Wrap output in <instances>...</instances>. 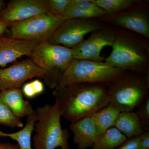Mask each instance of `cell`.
<instances>
[{"mask_svg":"<svg viewBox=\"0 0 149 149\" xmlns=\"http://www.w3.org/2000/svg\"><path fill=\"white\" fill-rule=\"evenodd\" d=\"M53 95L61 116L73 123L89 116L110 103L107 85L77 83L57 87Z\"/></svg>","mask_w":149,"mask_h":149,"instance_id":"1","label":"cell"},{"mask_svg":"<svg viewBox=\"0 0 149 149\" xmlns=\"http://www.w3.org/2000/svg\"><path fill=\"white\" fill-rule=\"evenodd\" d=\"M112 51L105 58L107 64L125 72L146 75L149 73L148 39L126 29L116 28Z\"/></svg>","mask_w":149,"mask_h":149,"instance_id":"2","label":"cell"},{"mask_svg":"<svg viewBox=\"0 0 149 149\" xmlns=\"http://www.w3.org/2000/svg\"><path fill=\"white\" fill-rule=\"evenodd\" d=\"M35 112L37 120L32 139L34 149H70L69 132L62 127L61 115L56 102L53 105L46 104L38 107Z\"/></svg>","mask_w":149,"mask_h":149,"instance_id":"3","label":"cell"},{"mask_svg":"<svg viewBox=\"0 0 149 149\" xmlns=\"http://www.w3.org/2000/svg\"><path fill=\"white\" fill-rule=\"evenodd\" d=\"M110 103L120 112L133 111L149 96V73L124 72L107 85Z\"/></svg>","mask_w":149,"mask_h":149,"instance_id":"4","label":"cell"},{"mask_svg":"<svg viewBox=\"0 0 149 149\" xmlns=\"http://www.w3.org/2000/svg\"><path fill=\"white\" fill-rule=\"evenodd\" d=\"M29 57L37 66L45 70V74L42 78L44 83L54 89L74 59L71 49L48 42L39 43Z\"/></svg>","mask_w":149,"mask_h":149,"instance_id":"5","label":"cell"},{"mask_svg":"<svg viewBox=\"0 0 149 149\" xmlns=\"http://www.w3.org/2000/svg\"><path fill=\"white\" fill-rule=\"evenodd\" d=\"M124 72L110 66L104 61L74 58L63 73L57 87L77 83L107 85L116 80Z\"/></svg>","mask_w":149,"mask_h":149,"instance_id":"6","label":"cell"},{"mask_svg":"<svg viewBox=\"0 0 149 149\" xmlns=\"http://www.w3.org/2000/svg\"><path fill=\"white\" fill-rule=\"evenodd\" d=\"M64 20L62 16L48 12L13 22L10 24L9 37L39 43L48 42Z\"/></svg>","mask_w":149,"mask_h":149,"instance_id":"7","label":"cell"},{"mask_svg":"<svg viewBox=\"0 0 149 149\" xmlns=\"http://www.w3.org/2000/svg\"><path fill=\"white\" fill-rule=\"evenodd\" d=\"M98 19L72 18L65 19L51 36L48 42L72 49L85 40L86 35L104 26Z\"/></svg>","mask_w":149,"mask_h":149,"instance_id":"8","label":"cell"},{"mask_svg":"<svg viewBox=\"0 0 149 149\" xmlns=\"http://www.w3.org/2000/svg\"><path fill=\"white\" fill-rule=\"evenodd\" d=\"M148 4L141 3L125 10L112 15H106L100 20L103 23L136 32L142 37L149 39Z\"/></svg>","mask_w":149,"mask_h":149,"instance_id":"9","label":"cell"},{"mask_svg":"<svg viewBox=\"0 0 149 149\" xmlns=\"http://www.w3.org/2000/svg\"><path fill=\"white\" fill-rule=\"evenodd\" d=\"M116 37L114 27L104 26L94 31L88 39L71 49L74 59L103 62L102 50L107 46L111 47Z\"/></svg>","mask_w":149,"mask_h":149,"instance_id":"10","label":"cell"},{"mask_svg":"<svg viewBox=\"0 0 149 149\" xmlns=\"http://www.w3.org/2000/svg\"><path fill=\"white\" fill-rule=\"evenodd\" d=\"M45 74L30 58L17 62L0 69V91L20 88L27 80L35 77L42 79Z\"/></svg>","mask_w":149,"mask_h":149,"instance_id":"11","label":"cell"},{"mask_svg":"<svg viewBox=\"0 0 149 149\" xmlns=\"http://www.w3.org/2000/svg\"><path fill=\"white\" fill-rule=\"evenodd\" d=\"M48 12L47 0H12L0 14V19L10 24Z\"/></svg>","mask_w":149,"mask_h":149,"instance_id":"12","label":"cell"},{"mask_svg":"<svg viewBox=\"0 0 149 149\" xmlns=\"http://www.w3.org/2000/svg\"><path fill=\"white\" fill-rule=\"evenodd\" d=\"M39 43L36 41L0 37V67H4L23 56L30 57Z\"/></svg>","mask_w":149,"mask_h":149,"instance_id":"13","label":"cell"},{"mask_svg":"<svg viewBox=\"0 0 149 149\" xmlns=\"http://www.w3.org/2000/svg\"><path fill=\"white\" fill-rule=\"evenodd\" d=\"M69 128L73 134V142L78 149L92 148L100 136L91 115L71 123Z\"/></svg>","mask_w":149,"mask_h":149,"instance_id":"14","label":"cell"},{"mask_svg":"<svg viewBox=\"0 0 149 149\" xmlns=\"http://www.w3.org/2000/svg\"><path fill=\"white\" fill-rule=\"evenodd\" d=\"M106 15L104 11L96 5L95 0H70L62 16L65 20L72 18L100 19Z\"/></svg>","mask_w":149,"mask_h":149,"instance_id":"15","label":"cell"},{"mask_svg":"<svg viewBox=\"0 0 149 149\" xmlns=\"http://www.w3.org/2000/svg\"><path fill=\"white\" fill-rule=\"evenodd\" d=\"M20 88L1 91L0 97L17 117L21 119L35 112L32 105L23 98Z\"/></svg>","mask_w":149,"mask_h":149,"instance_id":"16","label":"cell"},{"mask_svg":"<svg viewBox=\"0 0 149 149\" xmlns=\"http://www.w3.org/2000/svg\"><path fill=\"white\" fill-rule=\"evenodd\" d=\"M113 127L127 139L139 137L144 131L137 113L133 111L120 112Z\"/></svg>","mask_w":149,"mask_h":149,"instance_id":"17","label":"cell"},{"mask_svg":"<svg viewBox=\"0 0 149 149\" xmlns=\"http://www.w3.org/2000/svg\"><path fill=\"white\" fill-rule=\"evenodd\" d=\"M37 120L35 112L27 118L25 125L17 132L6 133L0 130V137H8L17 142L20 149H32V135L35 123Z\"/></svg>","mask_w":149,"mask_h":149,"instance_id":"18","label":"cell"},{"mask_svg":"<svg viewBox=\"0 0 149 149\" xmlns=\"http://www.w3.org/2000/svg\"><path fill=\"white\" fill-rule=\"evenodd\" d=\"M120 112L109 103L98 111L91 115L99 135L113 127L116 118Z\"/></svg>","mask_w":149,"mask_h":149,"instance_id":"19","label":"cell"},{"mask_svg":"<svg viewBox=\"0 0 149 149\" xmlns=\"http://www.w3.org/2000/svg\"><path fill=\"white\" fill-rule=\"evenodd\" d=\"M127 139L117 128L112 127L99 136L92 149H115Z\"/></svg>","mask_w":149,"mask_h":149,"instance_id":"20","label":"cell"},{"mask_svg":"<svg viewBox=\"0 0 149 149\" xmlns=\"http://www.w3.org/2000/svg\"><path fill=\"white\" fill-rule=\"evenodd\" d=\"M140 0H95L96 5L105 12L107 15H112L123 11L141 3Z\"/></svg>","mask_w":149,"mask_h":149,"instance_id":"21","label":"cell"},{"mask_svg":"<svg viewBox=\"0 0 149 149\" xmlns=\"http://www.w3.org/2000/svg\"><path fill=\"white\" fill-rule=\"evenodd\" d=\"M0 124L12 128H23L21 119L14 114L0 97Z\"/></svg>","mask_w":149,"mask_h":149,"instance_id":"22","label":"cell"},{"mask_svg":"<svg viewBox=\"0 0 149 149\" xmlns=\"http://www.w3.org/2000/svg\"><path fill=\"white\" fill-rule=\"evenodd\" d=\"M22 92L25 97L32 99L41 95L45 91L44 83L39 79H35L22 85Z\"/></svg>","mask_w":149,"mask_h":149,"instance_id":"23","label":"cell"},{"mask_svg":"<svg viewBox=\"0 0 149 149\" xmlns=\"http://www.w3.org/2000/svg\"><path fill=\"white\" fill-rule=\"evenodd\" d=\"M138 111L136 112L143 128H149V96H148L139 107Z\"/></svg>","mask_w":149,"mask_h":149,"instance_id":"24","label":"cell"},{"mask_svg":"<svg viewBox=\"0 0 149 149\" xmlns=\"http://www.w3.org/2000/svg\"><path fill=\"white\" fill-rule=\"evenodd\" d=\"M70 0H47L49 11L56 16H62Z\"/></svg>","mask_w":149,"mask_h":149,"instance_id":"25","label":"cell"},{"mask_svg":"<svg viewBox=\"0 0 149 149\" xmlns=\"http://www.w3.org/2000/svg\"><path fill=\"white\" fill-rule=\"evenodd\" d=\"M139 136L128 139L127 141L115 149H139Z\"/></svg>","mask_w":149,"mask_h":149,"instance_id":"26","label":"cell"},{"mask_svg":"<svg viewBox=\"0 0 149 149\" xmlns=\"http://www.w3.org/2000/svg\"><path fill=\"white\" fill-rule=\"evenodd\" d=\"M139 149H149V131H143L139 136Z\"/></svg>","mask_w":149,"mask_h":149,"instance_id":"27","label":"cell"},{"mask_svg":"<svg viewBox=\"0 0 149 149\" xmlns=\"http://www.w3.org/2000/svg\"><path fill=\"white\" fill-rule=\"evenodd\" d=\"M9 26V24L0 19V37L7 32L8 28Z\"/></svg>","mask_w":149,"mask_h":149,"instance_id":"28","label":"cell"},{"mask_svg":"<svg viewBox=\"0 0 149 149\" xmlns=\"http://www.w3.org/2000/svg\"><path fill=\"white\" fill-rule=\"evenodd\" d=\"M0 149H20L17 144H13L9 143H0Z\"/></svg>","mask_w":149,"mask_h":149,"instance_id":"29","label":"cell"},{"mask_svg":"<svg viewBox=\"0 0 149 149\" xmlns=\"http://www.w3.org/2000/svg\"><path fill=\"white\" fill-rule=\"evenodd\" d=\"M6 6L5 3L4 1L0 0V14L2 12Z\"/></svg>","mask_w":149,"mask_h":149,"instance_id":"30","label":"cell"}]
</instances>
